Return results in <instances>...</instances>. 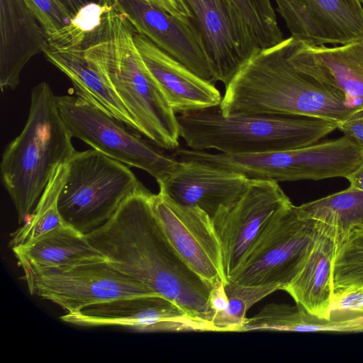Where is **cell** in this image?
Listing matches in <instances>:
<instances>
[{"instance_id": "obj_1", "label": "cell", "mask_w": 363, "mask_h": 363, "mask_svg": "<svg viewBox=\"0 0 363 363\" xmlns=\"http://www.w3.org/2000/svg\"><path fill=\"white\" fill-rule=\"evenodd\" d=\"M152 194L140 184L108 221L86 237L113 268L213 328V285L172 246L152 209Z\"/></svg>"}, {"instance_id": "obj_2", "label": "cell", "mask_w": 363, "mask_h": 363, "mask_svg": "<svg viewBox=\"0 0 363 363\" xmlns=\"http://www.w3.org/2000/svg\"><path fill=\"white\" fill-rule=\"evenodd\" d=\"M290 43L291 37L252 54L225 86L224 116H302L337 124L357 111L294 66Z\"/></svg>"}, {"instance_id": "obj_3", "label": "cell", "mask_w": 363, "mask_h": 363, "mask_svg": "<svg viewBox=\"0 0 363 363\" xmlns=\"http://www.w3.org/2000/svg\"><path fill=\"white\" fill-rule=\"evenodd\" d=\"M135 30L114 8L83 49L112 84L138 124L141 135L159 147H179L177 116L147 69L134 41Z\"/></svg>"}, {"instance_id": "obj_4", "label": "cell", "mask_w": 363, "mask_h": 363, "mask_svg": "<svg viewBox=\"0 0 363 363\" xmlns=\"http://www.w3.org/2000/svg\"><path fill=\"white\" fill-rule=\"evenodd\" d=\"M72 138L50 85L43 82L33 87L26 123L1 162V180L19 224L30 216L55 167L76 151Z\"/></svg>"}, {"instance_id": "obj_5", "label": "cell", "mask_w": 363, "mask_h": 363, "mask_svg": "<svg viewBox=\"0 0 363 363\" xmlns=\"http://www.w3.org/2000/svg\"><path fill=\"white\" fill-rule=\"evenodd\" d=\"M180 137L190 149L229 155L261 153L315 144L337 129L320 118L284 115L224 116L220 105L179 114Z\"/></svg>"}, {"instance_id": "obj_6", "label": "cell", "mask_w": 363, "mask_h": 363, "mask_svg": "<svg viewBox=\"0 0 363 363\" xmlns=\"http://www.w3.org/2000/svg\"><path fill=\"white\" fill-rule=\"evenodd\" d=\"M125 164L92 149L75 151L58 197V209L67 225L86 235L108 221L140 186Z\"/></svg>"}, {"instance_id": "obj_7", "label": "cell", "mask_w": 363, "mask_h": 363, "mask_svg": "<svg viewBox=\"0 0 363 363\" xmlns=\"http://www.w3.org/2000/svg\"><path fill=\"white\" fill-rule=\"evenodd\" d=\"M319 234L316 222L301 218L290 201L272 216L228 281L284 289L301 270Z\"/></svg>"}, {"instance_id": "obj_8", "label": "cell", "mask_w": 363, "mask_h": 363, "mask_svg": "<svg viewBox=\"0 0 363 363\" xmlns=\"http://www.w3.org/2000/svg\"><path fill=\"white\" fill-rule=\"evenodd\" d=\"M60 116L72 137L104 155L144 170L156 181L169 175L179 161L139 133L77 96H56Z\"/></svg>"}, {"instance_id": "obj_9", "label": "cell", "mask_w": 363, "mask_h": 363, "mask_svg": "<svg viewBox=\"0 0 363 363\" xmlns=\"http://www.w3.org/2000/svg\"><path fill=\"white\" fill-rule=\"evenodd\" d=\"M23 279L31 295L55 303L67 313L116 298L157 294L106 261L63 269L25 271Z\"/></svg>"}, {"instance_id": "obj_10", "label": "cell", "mask_w": 363, "mask_h": 363, "mask_svg": "<svg viewBox=\"0 0 363 363\" xmlns=\"http://www.w3.org/2000/svg\"><path fill=\"white\" fill-rule=\"evenodd\" d=\"M363 165V146L344 135L306 147L249 154L245 160L252 179L277 182L347 178Z\"/></svg>"}, {"instance_id": "obj_11", "label": "cell", "mask_w": 363, "mask_h": 363, "mask_svg": "<svg viewBox=\"0 0 363 363\" xmlns=\"http://www.w3.org/2000/svg\"><path fill=\"white\" fill-rule=\"evenodd\" d=\"M214 82L225 86L258 49L241 16L227 0H182Z\"/></svg>"}, {"instance_id": "obj_12", "label": "cell", "mask_w": 363, "mask_h": 363, "mask_svg": "<svg viewBox=\"0 0 363 363\" xmlns=\"http://www.w3.org/2000/svg\"><path fill=\"white\" fill-rule=\"evenodd\" d=\"M82 327L120 326L140 332L213 331L177 303L158 294L116 298L60 317Z\"/></svg>"}, {"instance_id": "obj_13", "label": "cell", "mask_w": 363, "mask_h": 363, "mask_svg": "<svg viewBox=\"0 0 363 363\" xmlns=\"http://www.w3.org/2000/svg\"><path fill=\"white\" fill-rule=\"evenodd\" d=\"M151 205L166 235L184 261L213 285L227 281L222 248L211 218L196 206L179 204L159 191Z\"/></svg>"}, {"instance_id": "obj_14", "label": "cell", "mask_w": 363, "mask_h": 363, "mask_svg": "<svg viewBox=\"0 0 363 363\" xmlns=\"http://www.w3.org/2000/svg\"><path fill=\"white\" fill-rule=\"evenodd\" d=\"M290 201L277 182L250 179L238 201L213 220L222 248L227 280L274 213Z\"/></svg>"}, {"instance_id": "obj_15", "label": "cell", "mask_w": 363, "mask_h": 363, "mask_svg": "<svg viewBox=\"0 0 363 363\" xmlns=\"http://www.w3.org/2000/svg\"><path fill=\"white\" fill-rule=\"evenodd\" d=\"M295 40L310 46L346 45L363 40L359 0H274Z\"/></svg>"}, {"instance_id": "obj_16", "label": "cell", "mask_w": 363, "mask_h": 363, "mask_svg": "<svg viewBox=\"0 0 363 363\" xmlns=\"http://www.w3.org/2000/svg\"><path fill=\"white\" fill-rule=\"evenodd\" d=\"M111 3L137 33L145 35L200 77L215 84L189 17L173 15L147 0H111Z\"/></svg>"}, {"instance_id": "obj_17", "label": "cell", "mask_w": 363, "mask_h": 363, "mask_svg": "<svg viewBox=\"0 0 363 363\" xmlns=\"http://www.w3.org/2000/svg\"><path fill=\"white\" fill-rule=\"evenodd\" d=\"M178 161L169 175L157 181L159 191L182 206L199 207L212 220L238 201L250 181L232 170Z\"/></svg>"}, {"instance_id": "obj_18", "label": "cell", "mask_w": 363, "mask_h": 363, "mask_svg": "<svg viewBox=\"0 0 363 363\" xmlns=\"http://www.w3.org/2000/svg\"><path fill=\"white\" fill-rule=\"evenodd\" d=\"M289 58L348 107L363 109V40L330 48L307 45L291 37Z\"/></svg>"}, {"instance_id": "obj_19", "label": "cell", "mask_w": 363, "mask_h": 363, "mask_svg": "<svg viewBox=\"0 0 363 363\" xmlns=\"http://www.w3.org/2000/svg\"><path fill=\"white\" fill-rule=\"evenodd\" d=\"M134 41L147 69L176 114L220 104L223 97L214 83L194 73L145 35L135 33Z\"/></svg>"}, {"instance_id": "obj_20", "label": "cell", "mask_w": 363, "mask_h": 363, "mask_svg": "<svg viewBox=\"0 0 363 363\" xmlns=\"http://www.w3.org/2000/svg\"><path fill=\"white\" fill-rule=\"evenodd\" d=\"M49 48L48 34L23 0H0V86L15 89L25 65Z\"/></svg>"}, {"instance_id": "obj_21", "label": "cell", "mask_w": 363, "mask_h": 363, "mask_svg": "<svg viewBox=\"0 0 363 363\" xmlns=\"http://www.w3.org/2000/svg\"><path fill=\"white\" fill-rule=\"evenodd\" d=\"M46 59L72 82L76 96L140 133V129L111 82L98 66L87 58L83 49L55 50L44 52Z\"/></svg>"}, {"instance_id": "obj_22", "label": "cell", "mask_w": 363, "mask_h": 363, "mask_svg": "<svg viewBox=\"0 0 363 363\" xmlns=\"http://www.w3.org/2000/svg\"><path fill=\"white\" fill-rule=\"evenodd\" d=\"M12 250L23 272L69 269L106 261L86 235L65 224Z\"/></svg>"}, {"instance_id": "obj_23", "label": "cell", "mask_w": 363, "mask_h": 363, "mask_svg": "<svg viewBox=\"0 0 363 363\" xmlns=\"http://www.w3.org/2000/svg\"><path fill=\"white\" fill-rule=\"evenodd\" d=\"M335 250V242L319 229L318 238L301 270L284 290L296 304L320 318H330L333 313Z\"/></svg>"}, {"instance_id": "obj_24", "label": "cell", "mask_w": 363, "mask_h": 363, "mask_svg": "<svg viewBox=\"0 0 363 363\" xmlns=\"http://www.w3.org/2000/svg\"><path fill=\"white\" fill-rule=\"evenodd\" d=\"M333 312L330 318H320L296 303V306H291L272 303L266 305L252 317L247 318L240 332L363 331V313L350 311Z\"/></svg>"}, {"instance_id": "obj_25", "label": "cell", "mask_w": 363, "mask_h": 363, "mask_svg": "<svg viewBox=\"0 0 363 363\" xmlns=\"http://www.w3.org/2000/svg\"><path fill=\"white\" fill-rule=\"evenodd\" d=\"M296 208L301 218L316 222L319 229L336 245L352 230L363 226V191L350 186Z\"/></svg>"}, {"instance_id": "obj_26", "label": "cell", "mask_w": 363, "mask_h": 363, "mask_svg": "<svg viewBox=\"0 0 363 363\" xmlns=\"http://www.w3.org/2000/svg\"><path fill=\"white\" fill-rule=\"evenodd\" d=\"M67 162L55 167L28 220L11 235L9 245L11 249L29 243L65 225L59 212L57 202L66 177Z\"/></svg>"}, {"instance_id": "obj_27", "label": "cell", "mask_w": 363, "mask_h": 363, "mask_svg": "<svg viewBox=\"0 0 363 363\" xmlns=\"http://www.w3.org/2000/svg\"><path fill=\"white\" fill-rule=\"evenodd\" d=\"M111 0H100L83 6L65 26L48 35L49 48L84 49L113 9Z\"/></svg>"}, {"instance_id": "obj_28", "label": "cell", "mask_w": 363, "mask_h": 363, "mask_svg": "<svg viewBox=\"0 0 363 363\" xmlns=\"http://www.w3.org/2000/svg\"><path fill=\"white\" fill-rule=\"evenodd\" d=\"M227 304L225 310L212 320L214 331L240 332L247 311L257 302L279 290L272 284L244 285L227 281L225 283Z\"/></svg>"}, {"instance_id": "obj_29", "label": "cell", "mask_w": 363, "mask_h": 363, "mask_svg": "<svg viewBox=\"0 0 363 363\" xmlns=\"http://www.w3.org/2000/svg\"><path fill=\"white\" fill-rule=\"evenodd\" d=\"M333 276L334 293L363 286V226L336 245Z\"/></svg>"}, {"instance_id": "obj_30", "label": "cell", "mask_w": 363, "mask_h": 363, "mask_svg": "<svg viewBox=\"0 0 363 363\" xmlns=\"http://www.w3.org/2000/svg\"><path fill=\"white\" fill-rule=\"evenodd\" d=\"M247 25L258 49L280 43L283 34L270 0H227Z\"/></svg>"}, {"instance_id": "obj_31", "label": "cell", "mask_w": 363, "mask_h": 363, "mask_svg": "<svg viewBox=\"0 0 363 363\" xmlns=\"http://www.w3.org/2000/svg\"><path fill=\"white\" fill-rule=\"evenodd\" d=\"M48 35L67 25L74 15L59 0H23Z\"/></svg>"}, {"instance_id": "obj_32", "label": "cell", "mask_w": 363, "mask_h": 363, "mask_svg": "<svg viewBox=\"0 0 363 363\" xmlns=\"http://www.w3.org/2000/svg\"><path fill=\"white\" fill-rule=\"evenodd\" d=\"M337 128L344 135L363 146V109L355 111L347 118L338 123Z\"/></svg>"}, {"instance_id": "obj_33", "label": "cell", "mask_w": 363, "mask_h": 363, "mask_svg": "<svg viewBox=\"0 0 363 363\" xmlns=\"http://www.w3.org/2000/svg\"><path fill=\"white\" fill-rule=\"evenodd\" d=\"M152 4L161 7L167 12L183 17H189L190 13L189 12L185 4L182 0H147Z\"/></svg>"}, {"instance_id": "obj_34", "label": "cell", "mask_w": 363, "mask_h": 363, "mask_svg": "<svg viewBox=\"0 0 363 363\" xmlns=\"http://www.w3.org/2000/svg\"><path fill=\"white\" fill-rule=\"evenodd\" d=\"M74 16L85 5L96 0H59Z\"/></svg>"}, {"instance_id": "obj_35", "label": "cell", "mask_w": 363, "mask_h": 363, "mask_svg": "<svg viewBox=\"0 0 363 363\" xmlns=\"http://www.w3.org/2000/svg\"><path fill=\"white\" fill-rule=\"evenodd\" d=\"M350 186L363 191V165L346 178Z\"/></svg>"}, {"instance_id": "obj_36", "label": "cell", "mask_w": 363, "mask_h": 363, "mask_svg": "<svg viewBox=\"0 0 363 363\" xmlns=\"http://www.w3.org/2000/svg\"><path fill=\"white\" fill-rule=\"evenodd\" d=\"M354 298L357 311L363 313V286L356 288Z\"/></svg>"}, {"instance_id": "obj_37", "label": "cell", "mask_w": 363, "mask_h": 363, "mask_svg": "<svg viewBox=\"0 0 363 363\" xmlns=\"http://www.w3.org/2000/svg\"><path fill=\"white\" fill-rule=\"evenodd\" d=\"M359 2L362 4V6H363V0H359Z\"/></svg>"}]
</instances>
